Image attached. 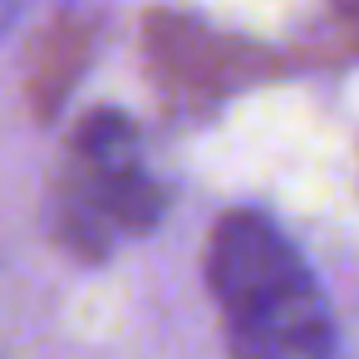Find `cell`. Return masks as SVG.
<instances>
[{"mask_svg": "<svg viewBox=\"0 0 359 359\" xmlns=\"http://www.w3.org/2000/svg\"><path fill=\"white\" fill-rule=\"evenodd\" d=\"M74 182L65 192V231L84 256H99L109 231H148L168 197L138 163V133L123 114L99 109L74 128Z\"/></svg>", "mask_w": 359, "mask_h": 359, "instance_id": "obj_2", "label": "cell"}, {"mask_svg": "<svg viewBox=\"0 0 359 359\" xmlns=\"http://www.w3.org/2000/svg\"><path fill=\"white\" fill-rule=\"evenodd\" d=\"M94 55V25L84 15H60L55 25H45L35 60H30V109L35 118H55L69 99V89L79 84L84 65Z\"/></svg>", "mask_w": 359, "mask_h": 359, "instance_id": "obj_4", "label": "cell"}, {"mask_svg": "<svg viewBox=\"0 0 359 359\" xmlns=\"http://www.w3.org/2000/svg\"><path fill=\"white\" fill-rule=\"evenodd\" d=\"M334 11H339V15H344V20L359 30V0H334Z\"/></svg>", "mask_w": 359, "mask_h": 359, "instance_id": "obj_5", "label": "cell"}, {"mask_svg": "<svg viewBox=\"0 0 359 359\" xmlns=\"http://www.w3.org/2000/svg\"><path fill=\"white\" fill-rule=\"evenodd\" d=\"M143 50H148V69L158 89L177 104H217L231 89L261 84L290 65L285 55L266 45L217 35L202 20L177 11H153L143 20Z\"/></svg>", "mask_w": 359, "mask_h": 359, "instance_id": "obj_3", "label": "cell"}, {"mask_svg": "<svg viewBox=\"0 0 359 359\" xmlns=\"http://www.w3.org/2000/svg\"><path fill=\"white\" fill-rule=\"evenodd\" d=\"M207 290L231 359H330V305L305 256L261 212H226L207 236Z\"/></svg>", "mask_w": 359, "mask_h": 359, "instance_id": "obj_1", "label": "cell"}]
</instances>
